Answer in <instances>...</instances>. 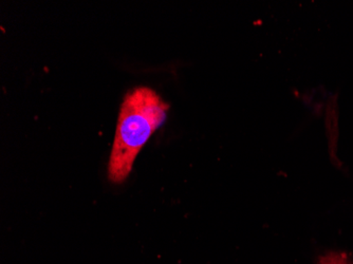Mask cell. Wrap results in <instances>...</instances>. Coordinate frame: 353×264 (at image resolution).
I'll use <instances>...</instances> for the list:
<instances>
[{
  "instance_id": "6da1fadb",
  "label": "cell",
  "mask_w": 353,
  "mask_h": 264,
  "mask_svg": "<svg viewBox=\"0 0 353 264\" xmlns=\"http://www.w3.org/2000/svg\"><path fill=\"white\" fill-rule=\"evenodd\" d=\"M168 107L148 87H137L125 95L108 163V176L112 183H123L130 176L139 152L165 121Z\"/></svg>"
},
{
  "instance_id": "7a4b0ae2",
  "label": "cell",
  "mask_w": 353,
  "mask_h": 264,
  "mask_svg": "<svg viewBox=\"0 0 353 264\" xmlns=\"http://www.w3.org/2000/svg\"><path fill=\"white\" fill-rule=\"evenodd\" d=\"M319 264H353V262L345 254L327 252L319 258Z\"/></svg>"
}]
</instances>
